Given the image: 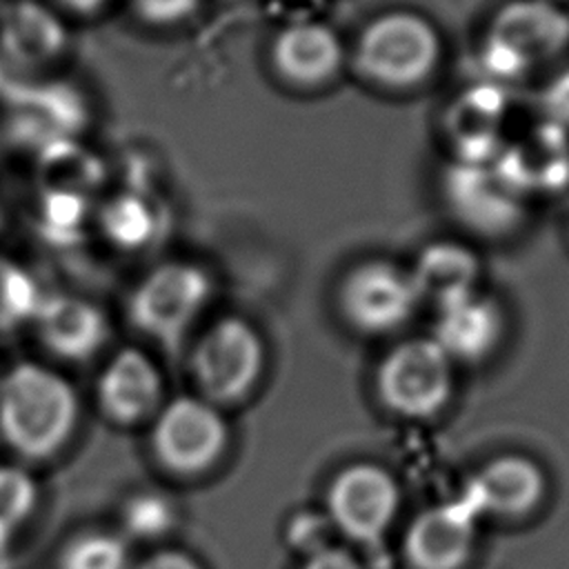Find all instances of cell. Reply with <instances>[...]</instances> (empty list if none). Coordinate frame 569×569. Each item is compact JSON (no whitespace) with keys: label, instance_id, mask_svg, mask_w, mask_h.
<instances>
[{"label":"cell","instance_id":"cell-1","mask_svg":"<svg viewBox=\"0 0 569 569\" xmlns=\"http://www.w3.org/2000/svg\"><path fill=\"white\" fill-rule=\"evenodd\" d=\"M78 418L73 387L40 362H18L0 378V429L7 442L29 456L53 453Z\"/></svg>","mask_w":569,"mask_h":569},{"label":"cell","instance_id":"cell-2","mask_svg":"<svg viewBox=\"0 0 569 569\" xmlns=\"http://www.w3.org/2000/svg\"><path fill=\"white\" fill-rule=\"evenodd\" d=\"M211 293L213 280L202 264L167 260L136 282L127 300V316L142 336L178 358Z\"/></svg>","mask_w":569,"mask_h":569},{"label":"cell","instance_id":"cell-3","mask_svg":"<svg viewBox=\"0 0 569 569\" xmlns=\"http://www.w3.org/2000/svg\"><path fill=\"white\" fill-rule=\"evenodd\" d=\"M440 58L436 29L413 13L376 18L360 36L356 64L365 78L389 89H409L431 76Z\"/></svg>","mask_w":569,"mask_h":569},{"label":"cell","instance_id":"cell-4","mask_svg":"<svg viewBox=\"0 0 569 569\" xmlns=\"http://www.w3.org/2000/svg\"><path fill=\"white\" fill-rule=\"evenodd\" d=\"M189 365L209 402H231L249 393L258 382L264 365V345L249 320L222 316L191 345Z\"/></svg>","mask_w":569,"mask_h":569},{"label":"cell","instance_id":"cell-5","mask_svg":"<svg viewBox=\"0 0 569 569\" xmlns=\"http://www.w3.org/2000/svg\"><path fill=\"white\" fill-rule=\"evenodd\" d=\"M451 358L433 338H413L393 347L378 369L382 402L407 418L438 413L451 396Z\"/></svg>","mask_w":569,"mask_h":569},{"label":"cell","instance_id":"cell-6","mask_svg":"<svg viewBox=\"0 0 569 569\" xmlns=\"http://www.w3.org/2000/svg\"><path fill=\"white\" fill-rule=\"evenodd\" d=\"M420 302L411 271L385 260L356 267L340 287L347 320L367 333H385L409 320Z\"/></svg>","mask_w":569,"mask_h":569},{"label":"cell","instance_id":"cell-7","mask_svg":"<svg viewBox=\"0 0 569 569\" xmlns=\"http://www.w3.org/2000/svg\"><path fill=\"white\" fill-rule=\"evenodd\" d=\"M329 520L349 538L371 545L393 522L400 489L389 471L378 465H351L329 487Z\"/></svg>","mask_w":569,"mask_h":569},{"label":"cell","instance_id":"cell-8","mask_svg":"<svg viewBox=\"0 0 569 569\" xmlns=\"http://www.w3.org/2000/svg\"><path fill=\"white\" fill-rule=\"evenodd\" d=\"M224 442L227 425L207 398L178 396L164 405L156 420V453L176 471L209 467L220 456Z\"/></svg>","mask_w":569,"mask_h":569},{"label":"cell","instance_id":"cell-9","mask_svg":"<svg viewBox=\"0 0 569 569\" xmlns=\"http://www.w3.org/2000/svg\"><path fill=\"white\" fill-rule=\"evenodd\" d=\"M445 193L453 213L482 233H505L522 218V193L493 162L456 160L445 173Z\"/></svg>","mask_w":569,"mask_h":569},{"label":"cell","instance_id":"cell-10","mask_svg":"<svg viewBox=\"0 0 569 569\" xmlns=\"http://www.w3.org/2000/svg\"><path fill=\"white\" fill-rule=\"evenodd\" d=\"M31 322L40 342L64 360L93 358L111 331L107 313L76 293H42Z\"/></svg>","mask_w":569,"mask_h":569},{"label":"cell","instance_id":"cell-11","mask_svg":"<svg viewBox=\"0 0 569 569\" xmlns=\"http://www.w3.org/2000/svg\"><path fill=\"white\" fill-rule=\"evenodd\" d=\"M493 167L522 196L558 191L569 184L567 131L549 120L540 122L518 142L502 147Z\"/></svg>","mask_w":569,"mask_h":569},{"label":"cell","instance_id":"cell-12","mask_svg":"<svg viewBox=\"0 0 569 569\" xmlns=\"http://www.w3.org/2000/svg\"><path fill=\"white\" fill-rule=\"evenodd\" d=\"M476 511L465 502L425 509L413 518L405 551L416 569H460L476 542Z\"/></svg>","mask_w":569,"mask_h":569},{"label":"cell","instance_id":"cell-13","mask_svg":"<svg viewBox=\"0 0 569 569\" xmlns=\"http://www.w3.org/2000/svg\"><path fill=\"white\" fill-rule=\"evenodd\" d=\"M342 44L333 29L322 22H291L271 42L273 71L289 84L316 89L329 82L342 64Z\"/></svg>","mask_w":569,"mask_h":569},{"label":"cell","instance_id":"cell-14","mask_svg":"<svg viewBox=\"0 0 569 569\" xmlns=\"http://www.w3.org/2000/svg\"><path fill=\"white\" fill-rule=\"evenodd\" d=\"M67 49L64 22L38 0H16L0 13V58L16 69L53 64Z\"/></svg>","mask_w":569,"mask_h":569},{"label":"cell","instance_id":"cell-15","mask_svg":"<svg viewBox=\"0 0 569 569\" xmlns=\"http://www.w3.org/2000/svg\"><path fill=\"white\" fill-rule=\"evenodd\" d=\"M502 313L496 300L467 291L438 305L433 340L451 360H480L500 340Z\"/></svg>","mask_w":569,"mask_h":569},{"label":"cell","instance_id":"cell-16","mask_svg":"<svg viewBox=\"0 0 569 569\" xmlns=\"http://www.w3.org/2000/svg\"><path fill=\"white\" fill-rule=\"evenodd\" d=\"M505 87L480 82L467 89L447 113V131L462 162H493L502 149Z\"/></svg>","mask_w":569,"mask_h":569},{"label":"cell","instance_id":"cell-17","mask_svg":"<svg viewBox=\"0 0 569 569\" xmlns=\"http://www.w3.org/2000/svg\"><path fill=\"white\" fill-rule=\"evenodd\" d=\"M489 36L533 64L569 47V16L549 0H511L496 13Z\"/></svg>","mask_w":569,"mask_h":569},{"label":"cell","instance_id":"cell-18","mask_svg":"<svg viewBox=\"0 0 569 569\" xmlns=\"http://www.w3.org/2000/svg\"><path fill=\"white\" fill-rule=\"evenodd\" d=\"M545 493V473L522 456H505L489 462L469 485L465 502L473 511L518 518L536 509Z\"/></svg>","mask_w":569,"mask_h":569},{"label":"cell","instance_id":"cell-19","mask_svg":"<svg viewBox=\"0 0 569 569\" xmlns=\"http://www.w3.org/2000/svg\"><path fill=\"white\" fill-rule=\"evenodd\" d=\"M160 393L162 380L158 367L136 347L116 351L98 378V400L107 416L120 422L144 418L158 405Z\"/></svg>","mask_w":569,"mask_h":569},{"label":"cell","instance_id":"cell-20","mask_svg":"<svg viewBox=\"0 0 569 569\" xmlns=\"http://www.w3.org/2000/svg\"><path fill=\"white\" fill-rule=\"evenodd\" d=\"M478 273L480 262L476 253L469 247L449 240L425 247L411 269L420 300L429 298L436 305L473 291Z\"/></svg>","mask_w":569,"mask_h":569},{"label":"cell","instance_id":"cell-21","mask_svg":"<svg viewBox=\"0 0 569 569\" xmlns=\"http://www.w3.org/2000/svg\"><path fill=\"white\" fill-rule=\"evenodd\" d=\"M82 120V107L76 96L60 84L29 87V93L16 102L13 124L22 129L29 122V138L40 142V149L73 138L76 124Z\"/></svg>","mask_w":569,"mask_h":569},{"label":"cell","instance_id":"cell-22","mask_svg":"<svg viewBox=\"0 0 569 569\" xmlns=\"http://www.w3.org/2000/svg\"><path fill=\"white\" fill-rule=\"evenodd\" d=\"M38 176L42 193L89 198L100 178V162L76 138L58 140L40 149Z\"/></svg>","mask_w":569,"mask_h":569},{"label":"cell","instance_id":"cell-23","mask_svg":"<svg viewBox=\"0 0 569 569\" xmlns=\"http://www.w3.org/2000/svg\"><path fill=\"white\" fill-rule=\"evenodd\" d=\"M102 233L124 251H138L158 233L153 202L136 191H122L109 198L100 211Z\"/></svg>","mask_w":569,"mask_h":569},{"label":"cell","instance_id":"cell-24","mask_svg":"<svg viewBox=\"0 0 569 569\" xmlns=\"http://www.w3.org/2000/svg\"><path fill=\"white\" fill-rule=\"evenodd\" d=\"M42 300L31 273L18 262L0 256V329L31 322Z\"/></svg>","mask_w":569,"mask_h":569},{"label":"cell","instance_id":"cell-25","mask_svg":"<svg viewBox=\"0 0 569 569\" xmlns=\"http://www.w3.org/2000/svg\"><path fill=\"white\" fill-rule=\"evenodd\" d=\"M124 542L111 533H84L69 542L60 569H127Z\"/></svg>","mask_w":569,"mask_h":569},{"label":"cell","instance_id":"cell-26","mask_svg":"<svg viewBox=\"0 0 569 569\" xmlns=\"http://www.w3.org/2000/svg\"><path fill=\"white\" fill-rule=\"evenodd\" d=\"M124 529L140 540H151L167 533L176 522V507L162 493H136L122 511Z\"/></svg>","mask_w":569,"mask_h":569},{"label":"cell","instance_id":"cell-27","mask_svg":"<svg viewBox=\"0 0 569 569\" xmlns=\"http://www.w3.org/2000/svg\"><path fill=\"white\" fill-rule=\"evenodd\" d=\"M36 502V482L20 467H0V527L13 531Z\"/></svg>","mask_w":569,"mask_h":569},{"label":"cell","instance_id":"cell-28","mask_svg":"<svg viewBox=\"0 0 569 569\" xmlns=\"http://www.w3.org/2000/svg\"><path fill=\"white\" fill-rule=\"evenodd\" d=\"M480 58V69L487 84H496L502 87L507 82H513L518 78L525 76V71L531 67L520 53H516L509 44H505L502 40L489 36L478 53Z\"/></svg>","mask_w":569,"mask_h":569},{"label":"cell","instance_id":"cell-29","mask_svg":"<svg viewBox=\"0 0 569 569\" xmlns=\"http://www.w3.org/2000/svg\"><path fill=\"white\" fill-rule=\"evenodd\" d=\"M136 16L153 27H171L191 18L200 0H129Z\"/></svg>","mask_w":569,"mask_h":569},{"label":"cell","instance_id":"cell-30","mask_svg":"<svg viewBox=\"0 0 569 569\" xmlns=\"http://www.w3.org/2000/svg\"><path fill=\"white\" fill-rule=\"evenodd\" d=\"M325 527H327V522L318 513H311V511L296 513L287 527V540L298 551H307L309 556H313L327 547L325 538H322Z\"/></svg>","mask_w":569,"mask_h":569},{"label":"cell","instance_id":"cell-31","mask_svg":"<svg viewBox=\"0 0 569 569\" xmlns=\"http://www.w3.org/2000/svg\"><path fill=\"white\" fill-rule=\"evenodd\" d=\"M542 107L547 113V120L569 129V69L558 73L542 91Z\"/></svg>","mask_w":569,"mask_h":569},{"label":"cell","instance_id":"cell-32","mask_svg":"<svg viewBox=\"0 0 569 569\" xmlns=\"http://www.w3.org/2000/svg\"><path fill=\"white\" fill-rule=\"evenodd\" d=\"M302 569H362L358 565V560L347 553L345 549H333V547H325L318 553L309 556Z\"/></svg>","mask_w":569,"mask_h":569},{"label":"cell","instance_id":"cell-33","mask_svg":"<svg viewBox=\"0 0 569 569\" xmlns=\"http://www.w3.org/2000/svg\"><path fill=\"white\" fill-rule=\"evenodd\" d=\"M140 569H200V565L191 556L171 549V551H158L149 556L140 565Z\"/></svg>","mask_w":569,"mask_h":569},{"label":"cell","instance_id":"cell-34","mask_svg":"<svg viewBox=\"0 0 569 569\" xmlns=\"http://www.w3.org/2000/svg\"><path fill=\"white\" fill-rule=\"evenodd\" d=\"M64 9H69L71 13H80V16H91L100 9H104L111 0H58Z\"/></svg>","mask_w":569,"mask_h":569},{"label":"cell","instance_id":"cell-35","mask_svg":"<svg viewBox=\"0 0 569 569\" xmlns=\"http://www.w3.org/2000/svg\"><path fill=\"white\" fill-rule=\"evenodd\" d=\"M0 222H2V211H0Z\"/></svg>","mask_w":569,"mask_h":569}]
</instances>
